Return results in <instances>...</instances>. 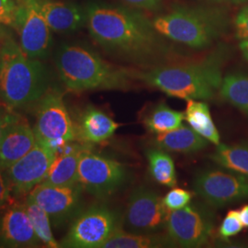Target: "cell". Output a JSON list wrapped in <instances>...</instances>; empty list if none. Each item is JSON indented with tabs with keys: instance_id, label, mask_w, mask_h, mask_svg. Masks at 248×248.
<instances>
[{
	"instance_id": "cell-1",
	"label": "cell",
	"mask_w": 248,
	"mask_h": 248,
	"mask_svg": "<svg viewBox=\"0 0 248 248\" xmlns=\"http://www.w3.org/2000/svg\"><path fill=\"white\" fill-rule=\"evenodd\" d=\"M86 21L93 40L108 53L139 65L155 63L169 52L165 37L140 10L92 4Z\"/></svg>"
},
{
	"instance_id": "cell-2",
	"label": "cell",
	"mask_w": 248,
	"mask_h": 248,
	"mask_svg": "<svg viewBox=\"0 0 248 248\" xmlns=\"http://www.w3.org/2000/svg\"><path fill=\"white\" fill-rule=\"evenodd\" d=\"M226 52L220 48L199 62L156 65L146 71L136 72V78L169 97L184 100L212 99L222 85Z\"/></svg>"
},
{
	"instance_id": "cell-3",
	"label": "cell",
	"mask_w": 248,
	"mask_h": 248,
	"mask_svg": "<svg viewBox=\"0 0 248 248\" xmlns=\"http://www.w3.org/2000/svg\"><path fill=\"white\" fill-rule=\"evenodd\" d=\"M65 89L81 93L91 90H126L136 78L131 71L107 62L98 53L79 45H62L55 58Z\"/></svg>"
},
{
	"instance_id": "cell-4",
	"label": "cell",
	"mask_w": 248,
	"mask_h": 248,
	"mask_svg": "<svg viewBox=\"0 0 248 248\" xmlns=\"http://www.w3.org/2000/svg\"><path fill=\"white\" fill-rule=\"evenodd\" d=\"M50 89L45 65L24 53L14 40L0 44V97L10 108L37 103Z\"/></svg>"
},
{
	"instance_id": "cell-5",
	"label": "cell",
	"mask_w": 248,
	"mask_h": 248,
	"mask_svg": "<svg viewBox=\"0 0 248 248\" xmlns=\"http://www.w3.org/2000/svg\"><path fill=\"white\" fill-rule=\"evenodd\" d=\"M152 21L166 39L197 50L211 46L229 26L224 11L204 6L176 5Z\"/></svg>"
},
{
	"instance_id": "cell-6",
	"label": "cell",
	"mask_w": 248,
	"mask_h": 248,
	"mask_svg": "<svg viewBox=\"0 0 248 248\" xmlns=\"http://www.w3.org/2000/svg\"><path fill=\"white\" fill-rule=\"evenodd\" d=\"M36 104L33 131L37 142L58 154L66 144L78 140L75 124L60 91L50 88Z\"/></svg>"
},
{
	"instance_id": "cell-7",
	"label": "cell",
	"mask_w": 248,
	"mask_h": 248,
	"mask_svg": "<svg viewBox=\"0 0 248 248\" xmlns=\"http://www.w3.org/2000/svg\"><path fill=\"white\" fill-rule=\"evenodd\" d=\"M128 177L124 164L104 155L95 154L87 147L80 157L78 184L84 191L99 199L116 193Z\"/></svg>"
},
{
	"instance_id": "cell-8",
	"label": "cell",
	"mask_w": 248,
	"mask_h": 248,
	"mask_svg": "<svg viewBox=\"0 0 248 248\" xmlns=\"http://www.w3.org/2000/svg\"><path fill=\"white\" fill-rule=\"evenodd\" d=\"M119 226H121L119 217L114 211L102 204L93 205L74 218L60 246L61 248H101Z\"/></svg>"
},
{
	"instance_id": "cell-9",
	"label": "cell",
	"mask_w": 248,
	"mask_h": 248,
	"mask_svg": "<svg viewBox=\"0 0 248 248\" xmlns=\"http://www.w3.org/2000/svg\"><path fill=\"white\" fill-rule=\"evenodd\" d=\"M194 190L213 208L248 200V176L229 169H207L196 176Z\"/></svg>"
},
{
	"instance_id": "cell-10",
	"label": "cell",
	"mask_w": 248,
	"mask_h": 248,
	"mask_svg": "<svg viewBox=\"0 0 248 248\" xmlns=\"http://www.w3.org/2000/svg\"><path fill=\"white\" fill-rule=\"evenodd\" d=\"M169 211L163 199L146 186H138L129 198L124 214L127 231L135 233H159L167 227Z\"/></svg>"
},
{
	"instance_id": "cell-11",
	"label": "cell",
	"mask_w": 248,
	"mask_h": 248,
	"mask_svg": "<svg viewBox=\"0 0 248 248\" xmlns=\"http://www.w3.org/2000/svg\"><path fill=\"white\" fill-rule=\"evenodd\" d=\"M166 230L174 245L182 248H200L212 235L213 216L202 207L186 205L182 209L169 212Z\"/></svg>"
},
{
	"instance_id": "cell-12",
	"label": "cell",
	"mask_w": 248,
	"mask_h": 248,
	"mask_svg": "<svg viewBox=\"0 0 248 248\" xmlns=\"http://www.w3.org/2000/svg\"><path fill=\"white\" fill-rule=\"evenodd\" d=\"M13 27L17 30L22 51L31 58H44L51 48V29L46 23L36 0H16Z\"/></svg>"
},
{
	"instance_id": "cell-13",
	"label": "cell",
	"mask_w": 248,
	"mask_h": 248,
	"mask_svg": "<svg viewBox=\"0 0 248 248\" xmlns=\"http://www.w3.org/2000/svg\"><path fill=\"white\" fill-rule=\"evenodd\" d=\"M56 156V151L37 142L31 150L9 167L6 172L14 196L27 195L43 183Z\"/></svg>"
},
{
	"instance_id": "cell-14",
	"label": "cell",
	"mask_w": 248,
	"mask_h": 248,
	"mask_svg": "<svg viewBox=\"0 0 248 248\" xmlns=\"http://www.w3.org/2000/svg\"><path fill=\"white\" fill-rule=\"evenodd\" d=\"M82 187L78 184L72 186H53L41 183L29 193L39 204L55 227L62 226L80 213Z\"/></svg>"
},
{
	"instance_id": "cell-15",
	"label": "cell",
	"mask_w": 248,
	"mask_h": 248,
	"mask_svg": "<svg viewBox=\"0 0 248 248\" xmlns=\"http://www.w3.org/2000/svg\"><path fill=\"white\" fill-rule=\"evenodd\" d=\"M0 241L9 248H36L42 244L24 204L15 202L5 209L0 220Z\"/></svg>"
},
{
	"instance_id": "cell-16",
	"label": "cell",
	"mask_w": 248,
	"mask_h": 248,
	"mask_svg": "<svg viewBox=\"0 0 248 248\" xmlns=\"http://www.w3.org/2000/svg\"><path fill=\"white\" fill-rule=\"evenodd\" d=\"M36 142L33 129L18 115L9 125L0 143V168L7 170L31 150Z\"/></svg>"
},
{
	"instance_id": "cell-17",
	"label": "cell",
	"mask_w": 248,
	"mask_h": 248,
	"mask_svg": "<svg viewBox=\"0 0 248 248\" xmlns=\"http://www.w3.org/2000/svg\"><path fill=\"white\" fill-rule=\"evenodd\" d=\"M49 28L56 32L77 31L86 21V13L78 6L59 0H36Z\"/></svg>"
},
{
	"instance_id": "cell-18",
	"label": "cell",
	"mask_w": 248,
	"mask_h": 248,
	"mask_svg": "<svg viewBox=\"0 0 248 248\" xmlns=\"http://www.w3.org/2000/svg\"><path fill=\"white\" fill-rule=\"evenodd\" d=\"M78 139L88 143H100L108 140L120 124L95 107H87L75 124Z\"/></svg>"
},
{
	"instance_id": "cell-19",
	"label": "cell",
	"mask_w": 248,
	"mask_h": 248,
	"mask_svg": "<svg viewBox=\"0 0 248 248\" xmlns=\"http://www.w3.org/2000/svg\"><path fill=\"white\" fill-rule=\"evenodd\" d=\"M71 143L69 142L58 152L43 183L53 186H72L78 184V164L86 146Z\"/></svg>"
},
{
	"instance_id": "cell-20",
	"label": "cell",
	"mask_w": 248,
	"mask_h": 248,
	"mask_svg": "<svg viewBox=\"0 0 248 248\" xmlns=\"http://www.w3.org/2000/svg\"><path fill=\"white\" fill-rule=\"evenodd\" d=\"M209 141L196 133L190 127L181 124L178 128L167 133H159L155 139L157 148L168 152L191 154L203 150Z\"/></svg>"
},
{
	"instance_id": "cell-21",
	"label": "cell",
	"mask_w": 248,
	"mask_h": 248,
	"mask_svg": "<svg viewBox=\"0 0 248 248\" xmlns=\"http://www.w3.org/2000/svg\"><path fill=\"white\" fill-rule=\"evenodd\" d=\"M175 247L168 234H143L125 231L119 226L101 248H159Z\"/></svg>"
},
{
	"instance_id": "cell-22",
	"label": "cell",
	"mask_w": 248,
	"mask_h": 248,
	"mask_svg": "<svg viewBox=\"0 0 248 248\" xmlns=\"http://www.w3.org/2000/svg\"><path fill=\"white\" fill-rule=\"evenodd\" d=\"M184 115L187 124L196 133L216 145L221 143L220 133L213 123L210 108L206 102L197 99L186 100Z\"/></svg>"
},
{
	"instance_id": "cell-23",
	"label": "cell",
	"mask_w": 248,
	"mask_h": 248,
	"mask_svg": "<svg viewBox=\"0 0 248 248\" xmlns=\"http://www.w3.org/2000/svg\"><path fill=\"white\" fill-rule=\"evenodd\" d=\"M210 158L218 166L248 176V142L217 145Z\"/></svg>"
},
{
	"instance_id": "cell-24",
	"label": "cell",
	"mask_w": 248,
	"mask_h": 248,
	"mask_svg": "<svg viewBox=\"0 0 248 248\" xmlns=\"http://www.w3.org/2000/svg\"><path fill=\"white\" fill-rule=\"evenodd\" d=\"M221 98L248 116V75L232 73L222 78Z\"/></svg>"
},
{
	"instance_id": "cell-25",
	"label": "cell",
	"mask_w": 248,
	"mask_h": 248,
	"mask_svg": "<svg viewBox=\"0 0 248 248\" xmlns=\"http://www.w3.org/2000/svg\"><path fill=\"white\" fill-rule=\"evenodd\" d=\"M184 119V113L171 108L165 102H161L144 117L143 124L151 133L159 134L177 129Z\"/></svg>"
},
{
	"instance_id": "cell-26",
	"label": "cell",
	"mask_w": 248,
	"mask_h": 248,
	"mask_svg": "<svg viewBox=\"0 0 248 248\" xmlns=\"http://www.w3.org/2000/svg\"><path fill=\"white\" fill-rule=\"evenodd\" d=\"M149 171L153 178L161 185L174 187L177 185L175 164L167 151L160 148L149 149L146 153Z\"/></svg>"
},
{
	"instance_id": "cell-27",
	"label": "cell",
	"mask_w": 248,
	"mask_h": 248,
	"mask_svg": "<svg viewBox=\"0 0 248 248\" xmlns=\"http://www.w3.org/2000/svg\"><path fill=\"white\" fill-rule=\"evenodd\" d=\"M23 204L31 219V222L32 223L36 234L42 244L46 248H61L60 243L56 241L53 235L50 217L45 210L39 204L36 203L29 195Z\"/></svg>"
},
{
	"instance_id": "cell-28",
	"label": "cell",
	"mask_w": 248,
	"mask_h": 248,
	"mask_svg": "<svg viewBox=\"0 0 248 248\" xmlns=\"http://www.w3.org/2000/svg\"><path fill=\"white\" fill-rule=\"evenodd\" d=\"M192 194L190 191L183 188H173L163 198V202L166 208L171 211H176L186 207L190 202Z\"/></svg>"
},
{
	"instance_id": "cell-29",
	"label": "cell",
	"mask_w": 248,
	"mask_h": 248,
	"mask_svg": "<svg viewBox=\"0 0 248 248\" xmlns=\"http://www.w3.org/2000/svg\"><path fill=\"white\" fill-rule=\"evenodd\" d=\"M243 223L241 222L238 211L232 210L229 211L226 216L224 217L222 224L219 229L220 237L224 240H228L238 234L241 231L243 230Z\"/></svg>"
},
{
	"instance_id": "cell-30",
	"label": "cell",
	"mask_w": 248,
	"mask_h": 248,
	"mask_svg": "<svg viewBox=\"0 0 248 248\" xmlns=\"http://www.w3.org/2000/svg\"><path fill=\"white\" fill-rule=\"evenodd\" d=\"M13 195L7 172L0 168V211L7 209L15 202Z\"/></svg>"
},
{
	"instance_id": "cell-31",
	"label": "cell",
	"mask_w": 248,
	"mask_h": 248,
	"mask_svg": "<svg viewBox=\"0 0 248 248\" xmlns=\"http://www.w3.org/2000/svg\"><path fill=\"white\" fill-rule=\"evenodd\" d=\"M16 10V0H0V24L13 26Z\"/></svg>"
},
{
	"instance_id": "cell-32",
	"label": "cell",
	"mask_w": 248,
	"mask_h": 248,
	"mask_svg": "<svg viewBox=\"0 0 248 248\" xmlns=\"http://www.w3.org/2000/svg\"><path fill=\"white\" fill-rule=\"evenodd\" d=\"M235 35L239 40L248 39V5L240 10L234 19Z\"/></svg>"
},
{
	"instance_id": "cell-33",
	"label": "cell",
	"mask_w": 248,
	"mask_h": 248,
	"mask_svg": "<svg viewBox=\"0 0 248 248\" xmlns=\"http://www.w3.org/2000/svg\"><path fill=\"white\" fill-rule=\"evenodd\" d=\"M131 9L143 11H156L161 9L164 0H121Z\"/></svg>"
},
{
	"instance_id": "cell-34",
	"label": "cell",
	"mask_w": 248,
	"mask_h": 248,
	"mask_svg": "<svg viewBox=\"0 0 248 248\" xmlns=\"http://www.w3.org/2000/svg\"><path fill=\"white\" fill-rule=\"evenodd\" d=\"M18 116L9 107H0V143L9 125L17 119Z\"/></svg>"
},
{
	"instance_id": "cell-35",
	"label": "cell",
	"mask_w": 248,
	"mask_h": 248,
	"mask_svg": "<svg viewBox=\"0 0 248 248\" xmlns=\"http://www.w3.org/2000/svg\"><path fill=\"white\" fill-rule=\"evenodd\" d=\"M239 217L241 222L245 227H248V204L244 205L239 211Z\"/></svg>"
},
{
	"instance_id": "cell-36",
	"label": "cell",
	"mask_w": 248,
	"mask_h": 248,
	"mask_svg": "<svg viewBox=\"0 0 248 248\" xmlns=\"http://www.w3.org/2000/svg\"><path fill=\"white\" fill-rule=\"evenodd\" d=\"M239 48L243 56L248 61V40H242L240 42Z\"/></svg>"
},
{
	"instance_id": "cell-37",
	"label": "cell",
	"mask_w": 248,
	"mask_h": 248,
	"mask_svg": "<svg viewBox=\"0 0 248 248\" xmlns=\"http://www.w3.org/2000/svg\"><path fill=\"white\" fill-rule=\"evenodd\" d=\"M215 2H232V3H240V2H244L247 0H212Z\"/></svg>"
},
{
	"instance_id": "cell-38",
	"label": "cell",
	"mask_w": 248,
	"mask_h": 248,
	"mask_svg": "<svg viewBox=\"0 0 248 248\" xmlns=\"http://www.w3.org/2000/svg\"><path fill=\"white\" fill-rule=\"evenodd\" d=\"M2 106H6V105H5V103H4L3 101H2V99H1V97H0V107Z\"/></svg>"
}]
</instances>
